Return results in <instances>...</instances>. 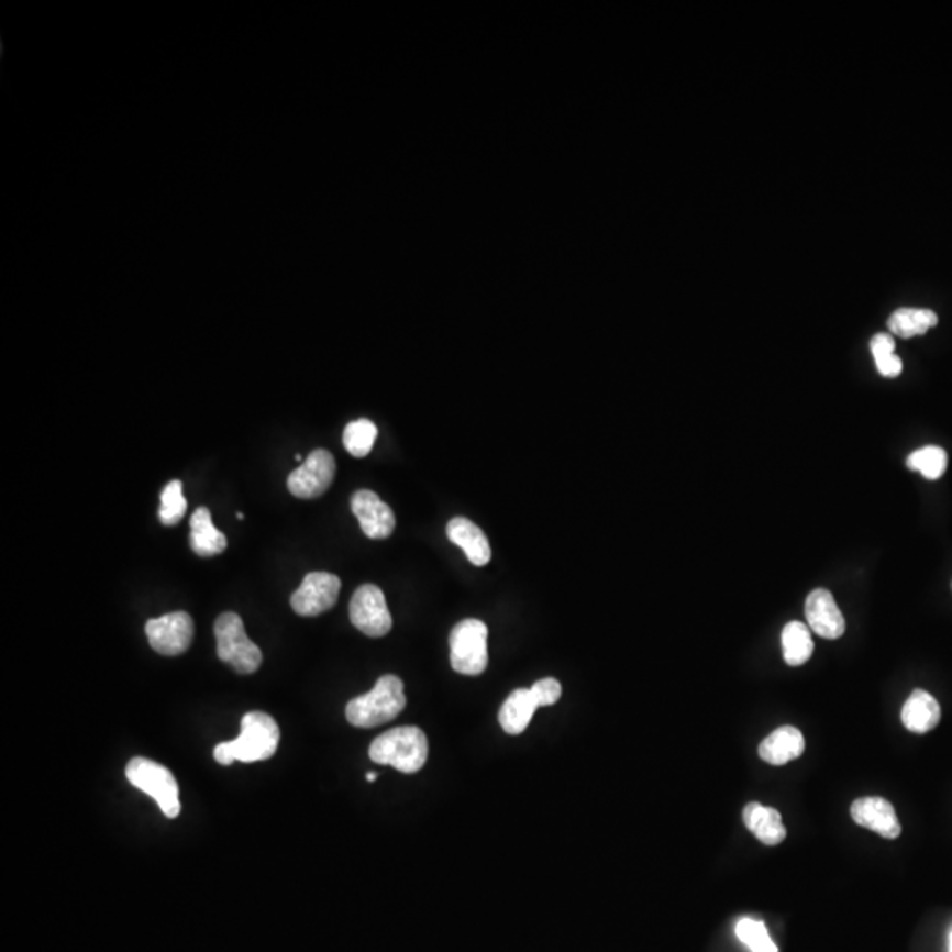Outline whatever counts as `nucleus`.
<instances>
[{
  "label": "nucleus",
  "instance_id": "f257e3e1",
  "mask_svg": "<svg viewBox=\"0 0 952 952\" xmlns=\"http://www.w3.org/2000/svg\"><path fill=\"white\" fill-rule=\"evenodd\" d=\"M279 726L276 720L262 711H251L244 715L241 723V735L215 746L214 759L221 766H232L233 762L267 761L276 755L279 746Z\"/></svg>",
  "mask_w": 952,
  "mask_h": 952
},
{
  "label": "nucleus",
  "instance_id": "f03ea898",
  "mask_svg": "<svg viewBox=\"0 0 952 952\" xmlns=\"http://www.w3.org/2000/svg\"><path fill=\"white\" fill-rule=\"evenodd\" d=\"M429 743L419 727H397L374 739L369 748L370 761L392 766L405 775L419 773L428 762Z\"/></svg>",
  "mask_w": 952,
  "mask_h": 952
},
{
  "label": "nucleus",
  "instance_id": "7ed1b4c3",
  "mask_svg": "<svg viewBox=\"0 0 952 952\" xmlns=\"http://www.w3.org/2000/svg\"><path fill=\"white\" fill-rule=\"evenodd\" d=\"M406 708L405 685L392 674L381 676L369 694L350 700L346 718L353 727L373 729L396 720Z\"/></svg>",
  "mask_w": 952,
  "mask_h": 952
},
{
  "label": "nucleus",
  "instance_id": "20e7f679",
  "mask_svg": "<svg viewBox=\"0 0 952 952\" xmlns=\"http://www.w3.org/2000/svg\"><path fill=\"white\" fill-rule=\"evenodd\" d=\"M563 688L554 677H545L531 688H519L508 695L499 709V726L510 735H519L528 729L536 709L552 706L561 699Z\"/></svg>",
  "mask_w": 952,
  "mask_h": 952
},
{
  "label": "nucleus",
  "instance_id": "39448f33",
  "mask_svg": "<svg viewBox=\"0 0 952 952\" xmlns=\"http://www.w3.org/2000/svg\"><path fill=\"white\" fill-rule=\"evenodd\" d=\"M215 641L221 662L235 668L236 673L254 674L263 662L262 650L245 633L244 621L235 612H224L215 619Z\"/></svg>",
  "mask_w": 952,
  "mask_h": 952
},
{
  "label": "nucleus",
  "instance_id": "423d86ee",
  "mask_svg": "<svg viewBox=\"0 0 952 952\" xmlns=\"http://www.w3.org/2000/svg\"><path fill=\"white\" fill-rule=\"evenodd\" d=\"M489 630L480 619H464L450 633V663L463 676H480L489 663Z\"/></svg>",
  "mask_w": 952,
  "mask_h": 952
},
{
  "label": "nucleus",
  "instance_id": "0eeeda50",
  "mask_svg": "<svg viewBox=\"0 0 952 952\" xmlns=\"http://www.w3.org/2000/svg\"><path fill=\"white\" fill-rule=\"evenodd\" d=\"M125 778L130 779L133 787L148 794L168 819H177L180 815L177 779L168 767L143 756H134L125 766Z\"/></svg>",
  "mask_w": 952,
  "mask_h": 952
},
{
  "label": "nucleus",
  "instance_id": "6e6552de",
  "mask_svg": "<svg viewBox=\"0 0 952 952\" xmlns=\"http://www.w3.org/2000/svg\"><path fill=\"white\" fill-rule=\"evenodd\" d=\"M350 619L356 630L374 639L387 635L392 630V616L385 593L374 584H364L356 589L350 604Z\"/></svg>",
  "mask_w": 952,
  "mask_h": 952
},
{
  "label": "nucleus",
  "instance_id": "1a4fd4ad",
  "mask_svg": "<svg viewBox=\"0 0 952 952\" xmlns=\"http://www.w3.org/2000/svg\"><path fill=\"white\" fill-rule=\"evenodd\" d=\"M334 476V455L329 450H312L309 457L288 476V489L295 498H320L332 486Z\"/></svg>",
  "mask_w": 952,
  "mask_h": 952
},
{
  "label": "nucleus",
  "instance_id": "9d476101",
  "mask_svg": "<svg viewBox=\"0 0 952 952\" xmlns=\"http://www.w3.org/2000/svg\"><path fill=\"white\" fill-rule=\"evenodd\" d=\"M152 650L165 656H178L186 653L195 636V623L191 616L177 610L160 618L148 619L145 624Z\"/></svg>",
  "mask_w": 952,
  "mask_h": 952
},
{
  "label": "nucleus",
  "instance_id": "9b49d317",
  "mask_svg": "<svg viewBox=\"0 0 952 952\" xmlns=\"http://www.w3.org/2000/svg\"><path fill=\"white\" fill-rule=\"evenodd\" d=\"M341 579L329 572H311L291 595V609L303 618L323 615L337 604Z\"/></svg>",
  "mask_w": 952,
  "mask_h": 952
},
{
  "label": "nucleus",
  "instance_id": "f8f14e48",
  "mask_svg": "<svg viewBox=\"0 0 952 952\" xmlns=\"http://www.w3.org/2000/svg\"><path fill=\"white\" fill-rule=\"evenodd\" d=\"M352 510L361 522L365 536L373 540L388 539L396 530V516L392 508L385 503L373 490H356L352 498Z\"/></svg>",
  "mask_w": 952,
  "mask_h": 952
},
{
  "label": "nucleus",
  "instance_id": "ddd939ff",
  "mask_svg": "<svg viewBox=\"0 0 952 952\" xmlns=\"http://www.w3.org/2000/svg\"><path fill=\"white\" fill-rule=\"evenodd\" d=\"M850 815L861 828L870 829L886 840H896L901 834V823L895 806L882 797H861L850 806Z\"/></svg>",
  "mask_w": 952,
  "mask_h": 952
},
{
  "label": "nucleus",
  "instance_id": "4468645a",
  "mask_svg": "<svg viewBox=\"0 0 952 952\" xmlns=\"http://www.w3.org/2000/svg\"><path fill=\"white\" fill-rule=\"evenodd\" d=\"M805 612L811 630L822 639L834 641L845 633V618L828 589H813L806 598Z\"/></svg>",
  "mask_w": 952,
  "mask_h": 952
},
{
  "label": "nucleus",
  "instance_id": "2eb2a0df",
  "mask_svg": "<svg viewBox=\"0 0 952 952\" xmlns=\"http://www.w3.org/2000/svg\"><path fill=\"white\" fill-rule=\"evenodd\" d=\"M446 536L466 552L467 560L475 566H486L492 557L486 533L466 517H454L446 525Z\"/></svg>",
  "mask_w": 952,
  "mask_h": 952
},
{
  "label": "nucleus",
  "instance_id": "dca6fc26",
  "mask_svg": "<svg viewBox=\"0 0 952 952\" xmlns=\"http://www.w3.org/2000/svg\"><path fill=\"white\" fill-rule=\"evenodd\" d=\"M802 753H805L802 732L790 726L773 730L759 746V755H761L762 761L767 762L771 766H784L790 761H796L797 756H801Z\"/></svg>",
  "mask_w": 952,
  "mask_h": 952
},
{
  "label": "nucleus",
  "instance_id": "f3484780",
  "mask_svg": "<svg viewBox=\"0 0 952 952\" xmlns=\"http://www.w3.org/2000/svg\"><path fill=\"white\" fill-rule=\"evenodd\" d=\"M743 822L764 845H779L787 838V829L782 822L779 811L762 806L761 802H748L744 806Z\"/></svg>",
  "mask_w": 952,
  "mask_h": 952
},
{
  "label": "nucleus",
  "instance_id": "a211bd4d",
  "mask_svg": "<svg viewBox=\"0 0 952 952\" xmlns=\"http://www.w3.org/2000/svg\"><path fill=\"white\" fill-rule=\"evenodd\" d=\"M940 704L925 690H914L901 709V721L914 734H926L939 726Z\"/></svg>",
  "mask_w": 952,
  "mask_h": 952
},
{
  "label": "nucleus",
  "instance_id": "6ab92c4d",
  "mask_svg": "<svg viewBox=\"0 0 952 952\" xmlns=\"http://www.w3.org/2000/svg\"><path fill=\"white\" fill-rule=\"evenodd\" d=\"M226 547V536L215 528L209 508H197L191 516V549L195 554L200 557L218 556Z\"/></svg>",
  "mask_w": 952,
  "mask_h": 952
},
{
  "label": "nucleus",
  "instance_id": "aec40b11",
  "mask_svg": "<svg viewBox=\"0 0 952 952\" xmlns=\"http://www.w3.org/2000/svg\"><path fill=\"white\" fill-rule=\"evenodd\" d=\"M939 323V317L930 309L901 308L890 314L887 325L898 337L910 339L922 335Z\"/></svg>",
  "mask_w": 952,
  "mask_h": 952
},
{
  "label": "nucleus",
  "instance_id": "412c9836",
  "mask_svg": "<svg viewBox=\"0 0 952 952\" xmlns=\"http://www.w3.org/2000/svg\"><path fill=\"white\" fill-rule=\"evenodd\" d=\"M782 647H784V658L787 665L790 667L805 665L813 654L810 627H806L801 621L788 623L782 633Z\"/></svg>",
  "mask_w": 952,
  "mask_h": 952
},
{
  "label": "nucleus",
  "instance_id": "4be33fe9",
  "mask_svg": "<svg viewBox=\"0 0 952 952\" xmlns=\"http://www.w3.org/2000/svg\"><path fill=\"white\" fill-rule=\"evenodd\" d=\"M376 438H378V428L374 425V422L367 419L355 420V422L347 423L346 429H344V449L353 457H367L374 443H376Z\"/></svg>",
  "mask_w": 952,
  "mask_h": 952
},
{
  "label": "nucleus",
  "instance_id": "5701e85b",
  "mask_svg": "<svg viewBox=\"0 0 952 952\" xmlns=\"http://www.w3.org/2000/svg\"><path fill=\"white\" fill-rule=\"evenodd\" d=\"M907 466L912 472L921 473L928 480H939L948 469V454L940 446H925L908 455Z\"/></svg>",
  "mask_w": 952,
  "mask_h": 952
},
{
  "label": "nucleus",
  "instance_id": "b1692460",
  "mask_svg": "<svg viewBox=\"0 0 952 952\" xmlns=\"http://www.w3.org/2000/svg\"><path fill=\"white\" fill-rule=\"evenodd\" d=\"M182 481L171 480L160 492V524L175 525L182 521L187 512V499L182 495Z\"/></svg>",
  "mask_w": 952,
  "mask_h": 952
},
{
  "label": "nucleus",
  "instance_id": "393cba45",
  "mask_svg": "<svg viewBox=\"0 0 952 952\" xmlns=\"http://www.w3.org/2000/svg\"><path fill=\"white\" fill-rule=\"evenodd\" d=\"M735 934L752 952H778L776 943L767 933L766 925L762 921L744 917L735 925Z\"/></svg>",
  "mask_w": 952,
  "mask_h": 952
},
{
  "label": "nucleus",
  "instance_id": "a878e982",
  "mask_svg": "<svg viewBox=\"0 0 952 952\" xmlns=\"http://www.w3.org/2000/svg\"><path fill=\"white\" fill-rule=\"evenodd\" d=\"M875 364H877L878 373H881L882 376H886V378H896V376L901 374V370H904V362H901V358H899L896 353L877 358Z\"/></svg>",
  "mask_w": 952,
  "mask_h": 952
},
{
  "label": "nucleus",
  "instance_id": "bb28decb",
  "mask_svg": "<svg viewBox=\"0 0 952 952\" xmlns=\"http://www.w3.org/2000/svg\"><path fill=\"white\" fill-rule=\"evenodd\" d=\"M872 355L875 361L882 356L893 355L895 353V337L890 334H877L872 339Z\"/></svg>",
  "mask_w": 952,
  "mask_h": 952
},
{
  "label": "nucleus",
  "instance_id": "cd10ccee",
  "mask_svg": "<svg viewBox=\"0 0 952 952\" xmlns=\"http://www.w3.org/2000/svg\"><path fill=\"white\" fill-rule=\"evenodd\" d=\"M365 779H367V782H376V779H378V775H376V773H367Z\"/></svg>",
  "mask_w": 952,
  "mask_h": 952
},
{
  "label": "nucleus",
  "instance_id": "c85d7f7f",
  "mask_svg": "<svg viewBox=\"0 0 952 952\" xmlns=\"http://www.w3.org/2000/svg\"><path fill=\"white\" fill-rule=\"evenodd\" d=\"M236 519H239V521H244V513H242V512L236 513Z\"/></svg>",
  "mask_w": 952,
  "mask_h": 952
},
{
  "label": "nucleus",
  "instance_id": "c756f323",
  "mask_svg": "<svg viewBox=\"0 0 952 952\" xmlns=\"http://www.w3.org/2000/svg\"><path fill=\"white\" fill-rule=\"evenodd\" d=\"M949 952H952V931L951 937H949Z\"/></svg>",
  "mask_w": 952,
  "mask_h": 952
}]
</instances>
